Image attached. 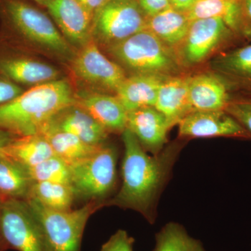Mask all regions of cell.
Segmentation results:
<instances>
[{"mask_svg": "<svg viewBox=\"0 0 251 251\" xmlns=\"http://www.w3.org/2000/svg\"><path fill=\"white\" fill-rule=\"evenodd\" d=\"M125 148L122 184L105 206H117L139 213L150 224L157 219L156 209L163 190L171 179L173 168L184 144L167 145L156 155H150L128 128L122 133Z\"/></svg>", "mask_w": 251, "mask_h": 251, "instance_id": "1", "label": "cell"}, {"mask_svg": "<svg viewBox=\"0 0 251 251\" xmlns=\"http://www.w3.org/2000/svg\"><path fill=\"white\" fill-rule=\"evenodd\" d=\"M0 44L25 54L39 46L66 58L75 55L52 18L27 0H0Z\"/></svg>", "mask_w": 251, "mask_h": 251, "instance_id": "2", "label": "cell"}, {"mask_svg": "<svg viewBox=\"0 0 251 251\" xmlns=\"http://www.w3.org/2000/svg\"><path fill=\"white\" fill-rule=\"evenodd\" d=\"M75 103V94L68 79L31 87L0 105V129L18 137L39 134L52 117Z\"/></svg>", "mask_w": 251, "mask_h": 251, "instance_id": "3", "label": "cell"}, {"mask_svg": "<svg viewBox=\"0 0 251 251\" xmlns=\"http://www.w3.org/2000/svg\"><path fill=\"white\" fill-rule=\"evenodd\" d=\"M124 70L133 74L161 76L179 75L181 66L175 50L145 29L107 49Z\"/></svg>", "mask_w": 251, "mask_h": 251, "instance_id": "4", "label": "cell"}, {"mask_svg": "<svg viewBox=\"0 0 251 251\" xmlns=\"http://www.w3.org/2000/svg\"><path fill=\"white\" fill-rule=\"evenodd\" d=\"M25 201L40 223L50 251H80L87 221L105 206V202L90 201L79 209L56 211L33 199Z\"/></svg>", "mask_w": 251, "mask_h": 251, "instance_id": "5", "label": "cell"}, {"mask_svg": "<svg viewBox=\"0 0 251 251\" xmlns=\"http://www.w3.org/2000/svg\"><path fill=\"white\" fill-rule=\"evenodd\" d=\"M117 151L106 143L90 156L69 165L75 198L105 202L116 188Z\"/></svg>", "mask_w": 251, "mask_h": 251, "instance_id": "6", "label": "cell"}, {"mask_svg": "<svg viewBox=\"0 0 251 251\" xmlns=\"http://www.w3.org/2000/svg\"><path fill=\"white\" fill-rule=\"evenodd\" d=\"M148 19L135 0H108L93 16L92 39L108 49L146 29Z\"/></svg>", "mask_w": 251, "mask_h": 251, "instance_id": "7", "label": "cell"}, {"mask_svg": "<svg viewBox=\"0 0 251 251\" xmlns=\"http://www.w3.org/2000/svg\"><path fill=\"white\" fill-rule=\"evenodd\" d=\"M0 229L9 250L50 251L40 223L24 200L0 202Z\"/></svg>", "mask_w": 251, "mask_h": 251, "instance_id": "8", "label": "cell"}, {"mask_svg": "<svg viewBox=\"0 0 251 251\" xmlns=\"http://www.w3.org/2000/svg\"><path fill=\"white\" fill-rule=\"evenodd\" d=\"M236 35L220 18L192 21L187 34L175 50L181 67L198 65Z\"/></svg>", "mask_w": 251, "mask_h": 251, "instance_id": "9", "label": "cell"}, {"mask_svg": "<svg viewBox=\"0 0 251 251\" xmlns=\"http://www.w3.org/2000/svg\"><path fill=\"white\" fill-rule=\"evenodd\" d=\"M72 66L77 78L105 92L116 93L127 77L121 66L108 58L92 39L79 49Z\"/></svg>", "mask_w": 251, "mask_h": 251, "instance_id": "10", "label": "cell"}, {"mask_svg": "<svg viewBox=\"0 0 251 251\" xmlns=\"http://www.w3.org/2000/svg\"><path fill=\"white\" fill-rule=\"evenodd\" d=\"M177 125L179 138L183 140L217 137L251 140L247 130L224 110L193 111Z\"/></svg>", "mask_w": 251, "mask_h": 251, "instance_id": "11", "label": "cell"}, {"mask_svg": "<svg viewBox=\"0 0 251 251\" xmlns=\"http://www.w3.org/2000/svg\"><path fill=\"white\" fill-rule=\"evenodd\" d=\"M71 45L80 49L92 39L93 16L77 0H39Z\"/></svg>", "mask_w": 251, "mask_h": 251, "instance_id": "12", "label": "cell"}, {"mask_svg": "<svg viewBox=\"0 0 251 251\" xmlns=\"http://www.w3.org/2000/svg\"><path fill=\"white\" fill-rule=\"evenodd\" d=\"M0 74L21 86L42 85L60 78L52 66L0 44Z\"/></svg>", "mask_w": 251, "mask_h": 251, "instance_id": "13", "label": "cell"}, {"mask_svg": "<svg viewBox=\"0 0 251 251\" xmlns=\"http://www.w3.org/2000/svg\"><path fill=\"white\" fill-rule=\"evenodd\" d=\"M126 128L147 152L156 155L166 148L171 127L154 106H146L128 112Z\"/></svg>", "mask_w": 251, "mask_h": 251, "instance_id": "14", "label": "cell"}, {"mask_svg": "<svg viewBox=\"0 0 251 251\" xmlns=\"http://www.w3.org/2000/svg\"><path fill=\"white\" fill-rule=\"evenodd\" d=\"M46 127L72 133L94 146L106 143L109 135L108 132L88 112L75 103L57 113L44 128Z\"/></svg>", "mask_w": 251, "mask_h": 251, "instance_id": "15", "label": "cell"}, {"mask_svg": "<svg viewBox=\"0 0 251 251\" xmlns=\"http://www.w3.org/2000/svg\"><path fill=\"white\" fill-rule=\"evenodd\" d=\"M75 104L83 108L109 133H122L126 128L128 112L115 95L83 92L75 95Z\"/></svg>", "mask_w": 251, "mask_h": 251, "instance_id": "16", "label": "cell"}, {"mask_svg": "<svg viewBox=\"0 0 251 251\" xmlns=\"http://www.w3.org/2000/svg\"><path fill=\"white\" fill-rule=\"evenodd\" d=\"M188 89L192 112L225 110L232 98L226 81L215 73L189 77Z\"/></svg>", "mask_w": 251, "mask_h": 251, "instance_id": "17", "label": "cell"}, {"mask_svg": "<svg viewBox=\"0 0 251 251\" xmlns=\"http://www.w3.org/2000/svg\"><path fill=\"white\" fill-rule=\"evenodd\" d=\"M211 68L226 81L229 91L251 92V44L216 56Z\"/></svg>", "mask_w": 251, "mask_h": 251, "instance_id": "18", "label": "cell"}, {"mask_svg": "<svg viewBox=\"0 0 251 251\" xmlns=\"http://www.w3.org/2000/svg\"><path fill=\"white\" fill-rule=\"evenodd\" d=\"M189 77H168L158 90L155 108L161 112L171 127L178 125L192 112L188 89Z\"/></svg>", "mask_w": 251, "mask_h": 251, "instance_id": "19", "label": "cell"}, {"mask_svg": "<svg viewBox=\"0 0 251 251\" xmlns=\"http://www.w3.org/2000/svg\"><path fill=\"white\" fill-rule=\"evenodd\" d=\"M168 77L151 74H133L126 77L115 96L127 112L146 106H155L158 90Z\"/></svg>", "mask_w": 251, "mask_h": 251, "instance_id": "20", "label": "cell"}, {"mask_svg": "<svg viewBox=\"0 0 251 251\" xmlns=\"http://www.w3.org/2000/svg\"><path fill=\"white\" fill-rule=\"evenodd\" d=\"M190 21L220 18L236 34L246 36L245 27L239 0H197L186 11Z\"/></svg>", "mask_w": 251, "mask_h": 251, "instance_id": "21", "label": "cell"}, {"mask_svg": "<svg viewBox=\"0 0 251 251\" xmlns=\"http://www.w3.org/2000/svg\"><path fill=\"white\" fill-rule=\"evenodd\" d=\"M191 22L186 13L171 7L148 17L146 29L175 50L184 40Z\"/></svg>", "mask_w": 251, "mask_h": 251, "instance_id": "22", "label": "cell"}, {"mask_svg": "<svg viewBox=\"0 0 251 251\" xmlns=\"http://www.w3.org/2000/svg\"><path fill=\"white\" fill-rule=\"evenodd\" d=\"M0 153L27 168L54 156L50 145L41 134L16 137Z\"/></svg>", "mask_w": 251, "mask_h": 251, "instance_id": "23", "label": "cell"}, {"mask_svg": "<svg viewBox=\"0 0 251 251\" xmlns=\"http://www.w3.org/2000/svg\"><path fill=\"white\" fill-rule=\"evenodd\" d=\"M33 183L27 168L0 153V201H25Z\"/></svg>", "mask_w": 251, "mask_h": 251, "instance_id": "24", "label": "cell"}, {"mask_svg": "<svg viewBox=\"0 0 251 251\" xmlns=\"http://www.w3.org/2000/svg\"><path fill=\"white\" fill-rule=\"evenodd\" d=\"M39 134L49 142L54 155L69 166L90 156L101 146L89 145L72 133L48 127L41 130Z\"/></svg>", "mask_w": 251, "mask_h": 251, "instance_id": "25", "label": "cell"}, {"mask_svg": "<svg viewBox=\"0 0 251 251\" xmlns=\"http://www.w3.org/2000/svg\"><path fill=\"white\" fill-rule=\"evenodd\" d=\"M75 198L70 185L36 181L31 185L27 199L34 200L52 210L67 211L72 209Z\"/></svg>", "mask_w": 251, "mask_h": 251, "instance_id": "26", "label": "cell"}, {"mask_svg": "<svg viewBox=\"0 0 251 251\" xmlns=\"http://www.w3.org/2000/svg\"><path fill=\"white\" fill-rule=\"evenodd\" d=\"M152 251H206L202 243L188 233L182 225L170 222L156 234Z\"/></svg>", "mask_w": 251, "mask_h": 251, "instance_id": "27", "label": "cell"}, {"mask_svg": "<svg viewBox=\"0 0 251 251\" xmlns=\"http://www.w3.org/2000/svg\"><path fill=\"white\" fill-rule=\"evenodd\" d=\"M27 170L34 182L46 181L68 185L71 184L69 165L55 155L35 166L27 168Z\"/></svg>", "mask_w": 251, "mask_h": 251, "instance_id": "28", "label": "cell"}, {"mask_svg": "<svg viewBox=\"0 0 251 251\" xmlns=\"http://www.w3.org/2000/svg\"><path fill=\"white\" fill-rule=\"evenodd\" d=\"M225 111L234 117L251 136V97L231 98Z\"/></svg>", "mask_w": 251, "mask_h": 251, "instance_id": "29", "label": "cell"}, {"mask_svg": "<svg viewBox=\"0 0 251 251\" xmlns=\"http://www.w3.org/2000/svg\"><path fill=\"white\" fill-rule=\"evenodd\" d=\"M135 240L125 229H119L104 243L100 251H133Z\"/></svg>", "mask_w": 251, "mask_h": 251, "instance_id": "30", "label": "cell"}, {"mask_svg": "<svg viewBox=\"0 0 251 251\" xmlns=\"http://www.w3.org/2000/svg\"><path fill=\"white\" fill-rule=\"evenodd\" d=\"M140 8L148 16H154L171 7L170 0H135Z\"/></svg>", "mask_w": 251, "mask_h": 251, "instance_id": "31", "label": "cell"}, {"mask_svg": "<svg viewBox=\"0 0 251 251\" xmlns=\"http://www.w3.org/2000/svg\"><path fill=\"white\" fill-rule=\"evenodd\" d=\"M245 27L246 37L251 38V0H239Z\"/></svg>", "mask_w": 251, "mask_h": 251, "instance_id": "32", "label": "cell"}, {"mask_svg": "<svg viewBox=\"0 0 251 251\" xmlns=\"http://www.w3.org/2000/svg\"><path fill=\"white\" fill-rule=\"evenodd\" d=\"M92 16L97 12L108 0H77Z\"/></svg>", "mask_w": 251, "mask_h": 251, "instance_id": "33", "label": "cell"}, {"mask_svg": "<svg viewBox=\"0 0 251 251\" xmlns=\"http://www.w3.org/2000/svg\"><path fill=\"white\" fill-rule=\"evenodd\" d=\"M196 1L197 0H170L171 7L182 12L188 11Z\"/></svg>", "mask_w": 251, "mask_h": 251, "instance_id": "34", "label": "cell"}, {"mask_svg": "<svg viewBox=\"0 0 251 251\" xmlns=\"http://www.w3.org/2000/svg\"><path fill=\"white\" fill-rule=\"evenodd\" d=\"M16 137L18 136L6 130L0 129V150L8 145L10 142L12 141Z\"/></svg>", "mask_w": 251, "mask_h": 251, "instance_id": "35", "label": "cell"}, {"mask_svg": "<svg viewBox=\"0 0 251 251\" xmlns=\"http://www.w3.org/2000/svg\"><path fill=\"white\" fill-rule=\"evenodd\" d=\"M9 250L6 243H5L2 235H1V229H0V251H7Z\"/></svg>", "mask_w": 251, "mask_h": 251, "instance_id": "36", "label": "cell"}, {"mask_svg": "<svg viewBox=\"0 0 251 251\" xmlns=\"http://www.w3.org/2000/svg\"><path fill=\"white\" fill-rule=\"evenodd\" d=\"M33 1H35V2H37V1H39V0H33Z\"/></svg>", "mask_w": 251, "mask_h": 251, "instance_id": "37", "label": "cell"}, {"mask_svg": "<svg viewBox=\"0 0 251 251\" xmlns=\"http://www.w3.org/2000/svg\"><path fill=\"white\" fill-rule=\"evenodd\" d=\"M0 202H1V201H0Z\"/></svg>", "mask_w": 251, "mask_h": 251, "instance_id": "38", "label": "cell"}]
</instances>
